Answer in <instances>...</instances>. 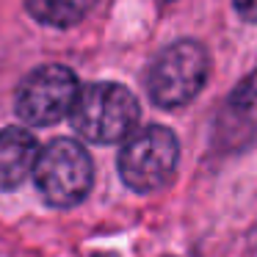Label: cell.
<instances>
[{
  "label": "cell",
  "mask_w": 257,
  "mask_h": 257,
  "mask_svg": "<svg viewBox=\"0 0 257 257\" xmlns=\"http://www.w3.org/2000/svg\"><path fill=\"white\" fill-rule=\"evenodd\" d=\"M39 161V144L23 127L0 130V191H14L23 185Z\"/></svg>",
  "instance_id": "cell-6"
},
{
  "label": "cell",
  "mask_w": 257,
  "mask_h": 257,
  "mask_svg": "<svg viewBox=\"0 0 257 257\" xmlns=\"http://www.w3.org/2000/svg\"><path fill=\"white\" fill-rule=\"evenodd\" d=\"M97 0H25V9L34 20L50 28H72L83 23Z\"/></svg>",
  "instance_id": "cell-7"
},
{
  "label": "cell",
  "mask_w": 257,
  "mask_h": 257,
  "mask_svg": "<svg viewBox=\"0 0 257 257\" xmlns=\"http://www.w3.org/2000/svg\"><path fill=\"white\" fill-rule=\"evenodd\" d=\"M158 3H172V0H158Z\"/></svg>",
  "instance_id": "cell-10"
},
{
  "label": "cell",
  "mask_w": 257,
  "mask_h": 257,
  "mask_svg": "<svg viewBox=\"0 0 257 257\" xmlns=\"http://www.w3.org/2000/svg\"><path fill=\"white\" fill-rule=\"evenodd\" d=\"M177 136L163 124H147L124 139L119 152V177L136 194H152L169 185L177 172Z\"/></svg>",
  "instance_id": "cell-2"
},
{
  "label": "cell",
  "mask_w": 257,
  "mask_h": 257,
  "mask_svg": "<svg viewBox=\"0 0 257 257\" xmlns=\"http://www.w3.org/2000/svg\"><path fill=\"white\" fill-rule=\"evenodd\" d=\"M91 257H113V254H91Z\"/></svg>",
  "instance_id": "cell-9"
},
{
  "label": "cell",
  "mask_w": 257,
  "mask_h": 257,
  "mask_svg": "<svg viewBox=\"0 0 257 257\" xmlns=\"http://www.w3.org/2000/svg\"><path fill=\"white\" fill-rule=\"evenodd\" d=\"M94 177L89 152L80 141L72 139H53L39 152L34 166V180L39 194L53 207H75L86 199Z\"/></svg>",
  "instance_id": "cell-4"
},
{
  "label": "cell",
  "mask_w": 257,
  "mask_h": 257,
  "mask_svg": "<svg viewBox=\"0 0 257 257\" xmlns=\"http://www.w3.org/2000/svg\"><path fill=\"white\" fill-rule=\"evenodd\" d=\"M232 3H235V12H238L246 23L257 25V0H232Z\"/></svg>",
  "instance_id": "cell-8"
},
{
  "label": "cell",
  "mask_w": 257,
  "mask_h": 257,
  "mask_svg": "<svg viewBox=\"0 0 257 257\" xmlns=\"http://www.w3.org/2000/svg\"><path fill=\"white\" fill-rule=\"evenodd\" d=\"M78 94L80 86L72 69L61 64H45V67H36L20 83L14 111L25 124L47 127L72 113Z\"/></svg>",
  "instance_id": "cell-5"
},
{
  "label": "cell",
  "mask_w": 257,
  "mask_h": 257,
  "mask_svg": "<svg viewBox=\"0 0 257 257\" xmlns=\"http://www.w3.org/2000/svg\"><path fill=\"white\" fill-rule=\"evenodd\" d=\"M210 58L199 42H174L152 61L147 75V94L158 108L188 105L207 83Z\"/></svg>",
  "instance_id": "cell-3"
},
{
  "label": "cell",
  "mask_w": 257,
  "mask_h": 257,
  "mask_svg": "<svg viewBox=\"0 0 257 257\" xmlns=\"http://www.w3.org/2000/svg\"><path fill=\"white\" fill-rule=\"evenodd\" d=\"M69 122L75 133L91 144H116L127 139L139 122V100L127 86L97 80L80 89Z\"/></svg>",
  "instance_id": "cell-1"
}]
</instances>
